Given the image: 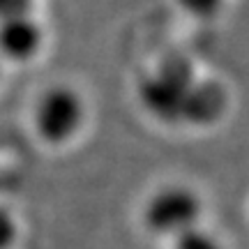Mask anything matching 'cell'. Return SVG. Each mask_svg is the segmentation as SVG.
<instances>
[{
  "label": "cell",
  "instance_id": "obj_4",
  "mask_svg": "<svg viewBox=\"0 0 249 249\" xmlns=\"http://www.w3.org/2000/svg\"><path fill=\"white\" fill-rule=\"evenodd\" d=\"M166 247L169 249H231L224 242V238H219L217 233L203 229V224L192 229V231L182 233V235H178Z\"/></svg>",
  "mask_w": 249,
  "mask_h": 249
},
{
  "label": "cell",
  "instance_id": "obj_5",
  "mask_svg": "<svg viewBox=\"0 0 249 249\" xmlns=\"http://www.w3.org/2000/svg\"><path fill=\"white\" fill-rule=\"evenodd\" d=\"M187 14L196 18H213L224 7V0H176Z\"/></svg>",
  "mask_w": 249,
  "mask_h": 249
},
{
  "label": "cell",
  "instance_id": "obj_6",
  "mask_svg": "<svg viewBox=\"0 0 249 249\" xmlns=\"http://www.w3.org/2000/svg\"><path fill=\"white\" fill-rule=\"evenodd\" d=\"M18 242V222L14 214L0 208V249H14Z\"/></svg>",
  "mask_w": 249,
  "mask_h": 249
},
{
  "label": "cell",
  "instance_id": "obj_3",
  "mask_svg": "<svg viewBox=\"0 0 249 249\" xmlns=\"http://www.w3.org/2000/svg\"><path fill=\"white\" fill-rule=\"evenodd\" d=\"M46 46L44 26L35 14L0 21V58L12 65H28L39 58Z\"/></svg>",
  "mask_w": 249,
  "mask_h": 249
},
{
  "label": "cell",
  "instance_id": "obj_7",
  "mask_svg": "<svg viewBox=\"0 0 249 249\" xmlns=\"http://www.w3.org/2000/svg\"><path fill=\"white\" fill-rule=\"evenodd\" d=\"M35 14V0H0V21Z\"/></svg>",
  "mask_w": 249,
  "mask_h": 249
},
{
  "label": "cell",
  "instance_id": "obj_2",
  "mask_svg": "<svg viewBox=\"0 0 249 249\" xmlns=\"http://www.w3.org/2000/svg\"><path fill=\"white\" fill-rule=\"evenodd\" d=\"M205 201L187 182H164L155 187L141 208L143 231L166 242L203 224Z\"/></svg>",
  "mask_w": 249,
  "mask_h": 249
},
{
  "label": "cell",
  "instance_id": "obj_1",
  "mask_svg": "<svg viewBox=\"0 0 249 249\" xmlns=\"http://www.w3.org/2000/svg\"><path fill=\"white\" fill-rule=\"evenodd\" d=\"M28 120L35 139L42 145L51 150L70 148L83 136L88 127V99L70 83H53L33 99Z\"/></svg>",
  "mask_w": 249,
  "mask_h": 249
}]
</instances>
